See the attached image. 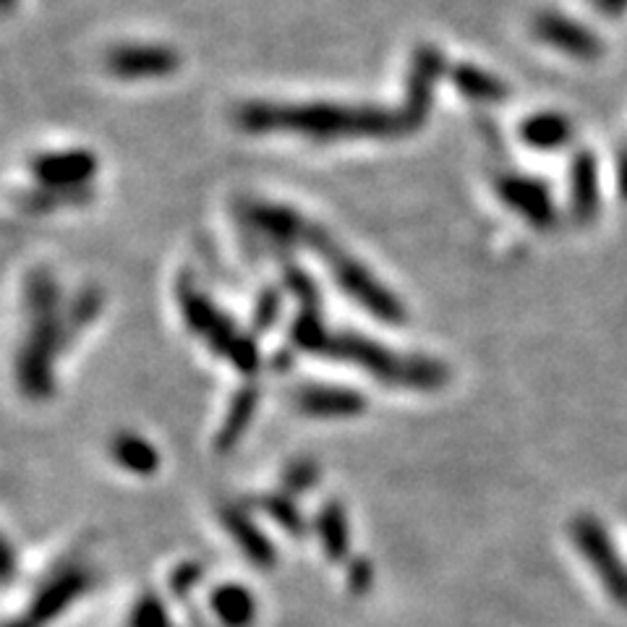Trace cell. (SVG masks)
Instances as JSON below:
<instances>
[{"label": "cell", "mask_w": 627, "mask_h": 627, "mask_svg": "<svg viewBox=\"0 0 627 627\" xmlns=\"http://www.w3.org/2000/svg\"><path fill=\"white\" fill-rule=\"evenodd\" d=\"M238 129L249 133H293L314 142L338 139H390L422 129L409 108L343 103H246L236 110Z\"/></svg>", "instance_id": "obj_1"}, {"label": "cell", "mask_w": 627, "mask_h": 627, "mask_svg": "<svg viewBox=\"0 0 627 627\" xmlns=\"http://www.w3.org/2000/svg\"><path fill=\"white\" fill-rule=\"evenodd\" d=\"M244 215L246 223H249L259 236H267L270 241L283 246H306V249H311L322 259L340 288L348 293L353 301L362 304L371 317H377L379 322H405V306L400 304V298L392 296L390 288H385L358 259H353L351 253L345 251L335 238L327 236V230L319 228L317 223H309V220L298 215L296 210H288V206L267 202H249Z\"/></svg>", "instance_id": "obj_2"}, {"label": "cell", "mask_w": 627, "mask_h": 627, "mask_svg": "<svg viewBox=\"0 0 627 627\" xmlns=\"http://www.w3.org/2000/svg\"><path fill=\"white\" fill-rule=\"evenodd\" d=\"M293 345L301 351L317 353V356L345 362L369 371L379 382L392 387H409V390H439L450 377L445 364L431 362L424 356H409L387 345L369 340L358 332L330 330L324 324L319 306H304L301 317L293 324Z\"/></svg>", "instance_id": "obj_3"}, {"label": "cell", "mask_w": 627, "mask_h": 627, "mask_svg": "<svg viewBox=\"0 0 627 627\" xmlns=\"http://www.w3.org/2000/svg\"><path fill=\"white\" fill-rule=\"evenodd\" d=\"M26 311H29V327H26V340L16 362L19 390L32 400H45L52 395L56 356L79 330L69 306L63 309L61 291L48 270H35L26 277Z\"/></svg>", "instance_id": "obj_4"}, {"label": "cell", "mask_w": 627, "mask_h": 627, "mask_svg": "<svg viewBox=\"0 0 627 627\" xmlns=\"http://www.w3.org/2000/svg\"><path fill=\"white\" fill-rule=\"evenodd\" d=\"M178 306H181L186 327H191V332H197V338H202L217 356L228 358L236 369L246 371V375L257 369V343L246 332L238 330L228 314L217 309L191 280H181V285H178Z\"/></svg>", "instance_id": "obj_5"}, {"label": "cell", "mask_w": 627, "mask_h": 627, "mask_svg": "<svg viewBox=\"0 0 627 627\" xmlns=\"http://www.w3.org/2000/svg\"><path fill=\"white\" fill-rule=\"evenodd\" d=\"M570 536L583 559H589L591 570L602 580L604 591L610 593L612 602L627 610V570L617 555L615 544H612L610 533L602 529V523L593 516H578L570 525Z\"/></svg>", "instance_id": "obj_6"}, {"label": "cell", "mask_w": 627, "mask_h": 627, "mask_svg": "<svg viewBox=\"0 0 627 627\" xmlns=\"http://www.w3.org/2000/svg\"><path fill=\"white\" fill-rule=\"evenodd\" d=\"M90 585L92 576L86 567H63L58 576H52L48 583L35 593V599L29 602V610L19 619H13L9 627H45L50 619H56L61 612L69 610V604L76 602Z\"/></svg>", "instance_id": "obj_7"}, {"label": "cell", "mask_w": 627, "mask_h": 627, "mask_svg": "<svg viewBox=\"0 0 627 627\" xmlns=\"http://www.w3.org/2000/svg\"><path fill=\"white\" fill-rule=\"evenodd\" d=\"M97 173V157L86 150L50 152L32 159V176L37 189L84 191Z\"/></svg>", "instance_id": "obj_8"}, {"label": "cell", "mask_w": 627, "mask_h": 627, "mask_svg": "<svg viewBox=\"0 0 627 627\" xmlns=\"http://www.w3.org/2000/svg\"><path fill=\"white\" fill-rule=\"evenodd\" d=\"M105 66L118 79H163L181 69V56L168 45H121L108 52Z\"/></svg>", "instance_id": "obj_9"}, {"label": "cell", "mask_w": 627, "mask_h": 627, "mask_svg": "<svg viewBox=\"0 0 627 627\" xmlns=\"http://www.w3.org/2000/svg\"><path fill=\"white\" fill-rule=\"evenodd\" d=\"M533 32L542 43L549 45L565 56L580 58V61H591V58L602 56V39H599L589 26L578 24L576 19L565 16V13L546 11L539 13L533 22Z\"/></svg>", "instance_id": "obj_10"}, {"label": "cell", "mask_w": 627, "mask_h": 627, "mask_svg": "<svg viewBox=\"0 0 627 627\" xmlns=\"http://www.w3.org/2000/svg\"><path fill=\"white\" fill-rule=\"evenodd\" d=\"M296 409L314 418H343L356 416L366 409L362 392L338 385H304L293 392Z\"/></svg>", "instance_id": "obj_11"}, {"label": "cell", "mask_w": 627, "mask_h": 627, "mask_svg": "<svg viewBox=\"0 0 627 627\" xmlns=\"http://www.w3.org/2000/svg\"><path fill=\"white\" fill-rule=\"evenodd\" d=\"M499 197L510 204L518 215H523L533 225H549L555 220V204H552L549 189L544 184L525 176H505L497 184Z\"/></svg>", "instance_id": "obj_12"}, {"label": "cell", "mask_w": 627, "mask_h": 627, "mask_svg": "<svg viewBox=\"0 0 627 627\" xmlns=\"http://www.w3.org/2000/svg\"><path fill=\"white\" fill-rule=\"evenodd\" d=\"M223 523L233 539H236L238 546L246 557L251 559L259 570H270L275 565V549L267 542V536L257 529V523L246 516V512L238 510V507H225L223 510Z\"/></svg>", "instance_id": "obj_13"}, {"label": "cell", "mask_w": 627, "mask_h": 627, "mask_svg": "<svg viewBox=\"0 0 627 627\" xmlns=\"http://www.w3.org/2000/svg\"><path fill=\"white\" fill-rule=\"evenodd\" d=\"M520 139L539 152H555L572 139V126L559 113H536L520 123Z\"/></svg>", "instance_id": "obj_14"}, {"label": "cell", "mask_w": 627, "mask_h": 627, "mask_svg": "<svg viewBox=\"0 0 627 627\" xmlns=\"http://www.w3.org/2000/svg\"><path fill=\"white\" fill-rule=\"evenodd\" d=\"M212 612L225 627H249L257 615L253 596L244 585L225 583L212 593Z\"/></svg>", "instance_id": "obj_15"}, {"label": "cell", "mask_w": 627, "mask_h": 627, "mask_svg": "<svg viewBox=\"0 0 627 627\" xmlns=\"http://www.w3.org/2000/svg\"><path fill=\"white\" fill-rule=\"evenodd\" d=\"M257 405H259L257 387H244V390L236 392V398H233V403H230L228 416H225V422L217 431V450L220 452H228L238 445V439L246 435V429H249Z\"/></svg>", "instance_id": "obj_16"}, {"label": "cell", "mask_w": 627, "mask_h": 627, "mask_svg": "<svg viewBox=\"0 0 627 627\" xmlns=\"http://www.w3.org/2000/svg\"><path fill=\"white\" fill-rule=\"evenodd\" d=\"M599 206V178L596 163L591 155H578L572 163V212L578 220H591Z\"/></svg>", "instance_id": "obj_17"}, {"label": "cell", "mask_w": 627, "mask_h": 627, "mask_svg": "<svg viewBox=\"0 0 627 627\" xmlns=\"http://www.w3.org/2000/svg\"><path fill=\"white\" fill-rule=\"evenodd\" d=\"M317 533L327 557L340 563L348 555V518L338 502H327L317 516Z\"/></svg>", "instance_id": "obj_18"}, {"label": "cell", "mask_w": 627, "mask_h": 627, "mask_svg": "<svg viewBox=\"0 0 627 627\" xmlns=\"http://www.w3.org/2000/svg\"><path fill=\"white\" fill-rule=\"evenodd\" d=\"M452 82H456V86L465 97L478 99V103H499V99L507 97L505 82H499L489 71L476 69V66L471 63H460L458 69L452 71Z\"/></svg>", "instance_id": "obj_19"}, {"label": "cell", "mask_w": 627, "mask_h": 627, "mask_svg": "<svg viewBox=\"0 0 627 627\" xmlns=\"http://www.w3.org/2000/svg\"><path fill=\"white\" fill-rule=\"evenodd\" d=\"M113 458L131 473H152L157 469V452L150 442L133 435H118L113 442Z\"/></svg>", "instance_id": "obj_20"}, {"label": "cell", "mask_w": 627, "mask_h": 627, "mask_svg": "<svg viewBox=\"0 0 627 627\" xmlns=\"http://www.w3.org/2000/svg\"><path fill=\"white\" fill-rule=\"evenodd\" d=\"M259 507H262L267 516L275 518V523L283 531L293 533V536H304V531H306L304 516H301V512H298V507L293 505L288 497L267 495V497H262V502H259Z\"/></svg>", "instance_id": "obj_21"}, {"label": "cell", "mask_w": 627, "mask_h": 627, "mask_svg": "<svg viewBox=\"0 0 627 627\" xmlns=\"http://www.w3.org/2000/svg\"><path fill=\"white\" fill-rule=\"evenodd\" d=\"M317 478H319L317 463H311V460H296V463L285 471L283 482L291 492H306L317 484Z\"/></svg>", "instance_id": "obj_22"}, {"label": "cell", "mask_w": 627, "mask_h": 627, "mask_svg": "<svg viewBox=\"0 0 627 627\" xmlns=\"http://www.w3.org/2000/svg\"><path fill=\"white\" fill-rule=\"evenodd\" d=\"M133 627H170V619L155 596H144L133 612Z\"/></svg>", "instance_id": "obj_23"}, {"label": "cell", "mask_w": 627, "mask_h": 627, "mask_svg": "<svg viewBox=\"0 0 627 627\" xmlns=\"http://www.w3.org/2000/svg\"><path fill=\"white\" fill-rule=\"evenodd\" d=\"M199 578H202V567L193 565V563H189V565L178 567V570L173 572L170 589H173V593H176L178 599H184L186 593H189V591L193 589V583H197Z\"/></svg>", "instance_id": "obj_24"}, {"label": "cell", "mask_w": 627, "mask_h": 627, "mask_svg": "<svg viewBox=\"0 0 627 627\" xmlns=\"http://www.w3.org/2000/svg\"><path fill=\"white\" fill-rule=\"evenodd\" d=\"M277 314H280V296L275 291L267 293V296L259 301V309H257V330L262 332L267 327H272L277 322Z\"/></svg>", "instance_id": "obj_25"}, {"label": "cell", "mask_w": 627, "mask_h": 627, "mask_svg": "<svg viewBox=\"0 0 627 627\" xmlns=\"http://www.w3.org/2000/svg\"><path fill=\"white\" fill-rule=\"evenodd\" d=\"M371 580H375V567L366 563V559H356L348 570L351 589L356 593H364L371 585Z\"/></svg>", "instance_id": "obj_26"}, {"label": "cell", "mask_w": 627, "mask_h": 627, "mask_svg": "<svg viewBox=\"0 0 627 627\" xmlns=\"http://www.w3.org/2000/svg\"><path fill=\"white\" fill-rule=\"evenodd\" d=\"M593 9L604 16H619V13L627 11V0H593Z\"/></svg>", "instance_id": "obj_27"}, {"label": "cell", "mask_w": 627, "mask_h": 627, "mask_svg": "<svg viewBox=\"0 0 627 627\" xmlns=\"http://www.w3.org/2000/svg\"><path fill=\"white\" fill-rule=\"evenodd\" d=\"M5 5H13V0H5Z\"/></svg>", "instance_id": "obj_28"}]
</instances>
